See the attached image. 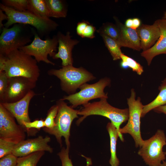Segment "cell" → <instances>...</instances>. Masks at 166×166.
Returning <instances> with one entry per match:
<instances>
[{"label": "cell", "instance_id": "1", "mask_svg": "<svg viewBox=\"0 0 166 166\" xmlns=\"http://www.w3.org/2000/svg\"><path fill=\"white\" fill-rule=\"evenodd\" d=\"M37 63L33 57L17 49L6 56L0 54V72H4L9 78L22 77L36 83L40 72Z\"/></svg>", "mask_w": 166, "mask_h": 166}, {"label": "cell", "instance_id": "2", "mask_svg": "<svg viewBox=\"0 0 166 166\" xmlns=\"http://www.w3.org/2000/svg\"><path fill=\"white\" fill-rule=\"evenodd\" d=\"M107 98L100 99V101L88 103L83 105V108L79 110L78 115L82 116L77 121L79 125L87 117L92 115H98L105 117L111 121L116 127L119 135V137L122 142L124 141L123 134L120 132L121 125L128 120L129 117L128 108L120 109L110 105Z\"/></svg>", "mask_w": 166, "mask_h": 166}, {"label": "cell", "instance_id": "3", "mask_svg": "<svg viewBox=\"0 0 166 166\" xmlns=\"http://www.w3.org/2000/svg\"><path fill=\"white\" fill-rule=\"evenodd\" d=\"M0 8L8 17L7 22L4 24V27L6 28L17 23L30 25L37 30L40 37L48 36L58 26L57 23L50 18L40 17L27 10L22 12L17 11L2 3L0 4Z\"/></svg>", "mask_w": 166, "mask_h": 166}, {"label": "cell", "instance_id": "4", "mask_svg": "<svg viewBox=\"0 0 166 166\" xmlns=\"http://www.w3.org/2000/svg\"><path fill=\"white\" fill-rule=\"evenodd\" d=\"M64 101L61 99L57 102L58 112L54 127L51 129L44 127L43 129L45 132L54 136L61 147L62 146L61 138L63 137L66 148L69 149L71 126L74 119L78 117L79 110H75L71 106H68Z\"/></svg>", "mask_w": 166, "mask_h": 166}, {"label": "cell", "instance_id": "5", "mask_svg": "<svg viewBox=\"0 0 166 166\" xmlns=\"http://www.w3.org/2000/svg\"><path fill=\"white\" fill-rule=\"evenodd\" d=\"M48 73L59 78L62 90L70 94L75 93L83 84L95 78L91 73L84 68H77L73 65L62 66L59 69H50Z\"/></svg>", "mask_w": 166, "mask_h": 166}, {"label": "cell", "instance_id": "6", "mask_svg": "<svg viewBox=\"0 0 166 166\" xmlns=\"http://www.w3.org/2000/svg\"><path fill=\"white\" fill-rule=\"evenodd\" d=\"M26 26L17 23L10 28H3L0 36V54L6 56L31 42V33Z\"/></svg>", "mask_w": 166, "mask_h": 166}, {"label": "cell", "instance_id": "7", "mask_svg": "<svg viewBox=\"0 0 166 166\" xmlns=\"http://www.w3.org/2000/svg\"><path fill=\"white\" fill-rule=\"evenodd\" d=\"M129 110V117L127 124L120 128V133L129 134L133 138L136 148L141 146L144 140L141 137L140 132V118L144 107L140 98L136 99V93L132 89L130 97L127 99Z\"/></svg>", "mask_w": 166, "mask_h": 166}, {"label": "cell", "instance_id": "8", "mask_svg": "<svg viewBox=\"0 0 166 166\" xmlns=\"http://www.w3.org/2000/svg\"><path fill=\"white\" fill-rule=\"evenodd\" d=\"M166 145V136L164 131L158 129L152 137L144 140L137 153L149 166H160L166 159L163 151V148Z\"/></svg>", "mask_w": 166, "mask_h": 166}, {"label": "cell", "instance_id": "9", "mask_svg": "<svg viewBox=\"0 0 166 166\" xmlns=\"http://www.w3.org/2000/svg\"><path fill=\"white\" fill-rule=\"evenodd\" d=\"M34 39L30 44L19 49L34 57L38 62L42 61L54 65V63L48 59V56L49 55L53 58L56 53L58 44L57 36L54 35L52 38L47 37L43 40L35 31L34 32Z\"/></svg>", "mask_w": 166, "mask_h": 166}, {"label": "cell", "instance_id": "10", "mask_svg": "<svg viewBox=\"0 0 166 166\" xmlns=\"http://www.w3.org/2000/svg\"><path fill=\"white\" fill-rule=\"evenodd\" d=\"M111 80L108 78L101 79L92 84L85 83L79 88L80 91L65 96L61 99L68 101L73 108L81 105H85L92 99L99 98L107 99V93L104 92L105 87L110 85Z\"/></svg>", "mask_w": 166, "mask_h": 166}, {"label": "cell", "instance_id": "11", "mask_svg": "<svg viewBox=\"0 0 166 166\" xmlns=\"http://www.w3.org/2000/svg\"><path fill=\"white\" fill-rule=\"evenodd\" d=\"M0 103V138L16 144L25 140V132Z\"/></svg>", "mask_w": 166, "mask_h": 166}, {"label": "cell", "instance_id": "12", "mask_svg": "<svg viewBox=\"0 0 166 166\" xmlns=\"http://www.w3.org/2000/svg\"><path fill=\"white\" fill-rule=\"evenodd\" d=\"M36 83L22 77L9 78L7 88L0 103H13L20 100L35 87Z\"/></svg>", "mask_w": 166, "mask_h": 166}, {"label": "cell", "instance_id": "13", "mask_svg": "<svg viewBox=\"0 0 166 166\" xmlns=\"http://www.w3.org/2000/svg\"><path fill=\"white\" fill-rule=\"evenodd\" d=\"M51 140L48 136H39L36 138L23 140L15 145L12 153L17 157L27 156L38 151L53 152V148L48 143Z\"/></svg>", "mask_w": 166, "mask_h": 166}, {"label": "cell", "instance_id": "14", "mask_svg": "<svg viewBox=\"0 0 166 166\" xmlns=\"http://www.w3.org/2000/svg\"><path fill=\"white\" fill-rule=\"evenodd\" d=\"M35 95L30 90L23 98L13 103H0L16 119L18 124L22 128L24 122L31 121L29 114V107L30 101Z\"/></svg>", "mask_w": 166, "mask_h": 166}, {"label": "cell", "instance_id": "15", "mask_svg": "<svg viewBox=\"0 0 166 166\" xmlns=\"http://www.w3.org/2000/svg\"><path fill=\"white\" fill-rule=\"evenodd\" d=\"M56 36L58 41V52L53 58L61 59L62 66L73 65L72 50L79 41L76 39H72L69 32H67L65 35L59 32Z\"/></svg>", "mask_w": 166, "mask_h": 166}, {"label": "cell", "instance_id": "16", "mask_svg": "<svg viewBox=\"0 0 166 166\" xmlns=\"http://www.w3.org/2000/svg\"><path fill=\"white\" fill-rule=\"evenodd\" d=\"M114 19L119 30V37L117 42L119 46L140 51L141 49L140 41L136 30L126 27L116 17Z\"/></svg>", "mask_w": 166, "mask_h": 166}, {"label": "cell", "instance_id": "17", "mask_svg": "<svg viewBox=\"0 0 166 166\" xmlns=\"http://www.w3.org/2000/svg\"><path fill=\"white\" fill-rule=\"evenodd\" d=\"M136 30L143 51H146L153 46L160 35L157 20L152 25L142 24Z\"/></svg>", "mask_w": 166, "mask_h": 166}, {"label": "cell", "instance_id": "18", "mask_svg": "<svg viewBox=\"0 0 166 166\" xmlns=\"http://www.w3.org/2000/svg\"><path fill=\"white\" fill-rule=\"evenodd\" d=\"M157 21L160 31V37L153 46L143 51L140 54L146 59L148 66L154 57L159 54H166V19H159Z\"/></svg>", "mask_w": 166, "mask_h": 166}, {"label": "cell", "instance_id": "19", "mask_svg": "<svg viewBox=\"0 0 166 166\" xmlns=\"http://www.w3.org/2000/svg\"><path fill=\"white\" fill-rule=\"evenodd\" d=\"M106 128L109 133L110 140V158L109 162L111 166H119L120 161L116 154V145L119 133L116 127L111 122L108 123Z\"/></svg>", "mask_w": 166, "mask_h": 166}, {"label": "cell", "instance_id": "20", "mask_svg": "<svg viewBox=\"0 0 166 166\" xmlns=\"http://www.w3.org/2000/svg\"><path fill=\"white\" fill-rule=\"evenodd\" d=\"M158 89L160 92L156 98L152 102L144 105L141 117H144L155 108L166 104V77L162 81Z\"/></svg>", "mask_w": 166, "mask_h": 166}, {"label": "cell", "instance_id": "21", "mask_svg": "<svg viewBox=\"0 0 166 166\" xmlns=\"http://www.w3.org/2000/svg\"><path fill=\"white\" fill-rule=\"evenodd\" d=\"M50 18H65L67 9L65 2L61 0H45Z\"/></svg>", "mask_w": 166, "mask_h": 166}, {"label": "cell", "instance_id": "22", "mask_svg": "<svg viewBox=\"0 0 166 166\" xmlns=\"http://www.w3.org/2000/svg\"><path fill=\"white\" fill-rule=\"evenodd\" d=\"M27 10L41 18H50L45 0H28Z\"/></svg>", "mask_w": 166, "mask_h": 166}, {"label": "cell", "instance_id": "23", "mask_svg": "<svg viewBox=\"0 0 166 166\" xmlns=\"http://www.w3.org/2000/svg\"><path fill=\"white\" fill-rule=\"evenodd\" d=\"M45 152L38 151L27 156L18 157L16 166H37L38 163Z\"/></svg>", "mask_w": 166, "mask_h": 166}, {"label": "cell", "instance_id": "24", "mask_svg": "<svg viewBox=\"0 0 166 166\" xmlns=\"http://www.w3.org/2000/svg\"><path fill=\"white\" fill-rule=\"evenodd\" d=\"M102 37L106 46L111 54L113 60L116 61L121 59V56L123 53L117 42L113 39L104 35H101Z\"/></svg>", "mask_w": 166, "mask_h": 166}, {"label": "cell", "instance_id": "25", "mask_svg": "<svg viewBox=\"0 0 166 166\" xmlns=\"http://www.w3.org/2000/svg\"><path fill=\"white\" fill-rule=\"evenodd\" d=\"M76 30L77 34L82 38L92 39L95 37L96 28L87 21H83L78 22Z\"/></svg>", "mask_w": 166, "mask_h": 166}, {"label": "cell", "instance_id": "26", "mask_svg": "<svg viewBox=\"0 0 166 166\" xmlns=\"http://www.w3.org/2000/svg\"><path fill=\"white\" fill-rule=\"evenodd\" d=\"M97 31L100 35L107 36L117 42L118 40L120 35L119 30L116 24L109 22L104 23Z\"/></svg>", "mask_w": 166, "mask_h": 166}, {"label": "cell", "instance_id": "27", "mask_svg": "<svg viewBox=\"0 0 166 166\" xmlns=\"http://www.w3.org/2000/svg\"><path fill=\"white\" fill-rule=\"evenodd\" d=\"M121 58L122 61L120 65L122 68L126 69L130 68L139 75H141L143 72V67L133 59L123 53L121 55Z\"/></svg>", "mask_w": 166, "mask_h": 166}, {"label": "cell", "instance_id": "28", "mask_svg": "<svg viewBox=\"0 0 166 166\" xmlns=\"http://www.w3.org/2000/svg\"><path fill=\"white\" fill-rule=\"evenodd\" d=\"M69 149L63 147L57 154L61 160L62 166H73L71 160L69 157ZM82 156L86 159V166H89L92 164V161L90 158L85 157L83 155Z\"/></svg>", "mask_w": 166, "mask_h": 166}, {"label": "cell", "instance_id": "29", "mask_svg": "<svg viewBox=\"0 0 166 166\" xmlns=\"http://www.w3.org/2000/svg\"><path fill=\"white\" fill-rule=\"evenodd\" d=\"M28 0H2L4 5L19 12L27 10Z\"/></svg>", "mask_w": 166, "mask_h": 166}, {"label": "cell", "instance_id": "30", "mask_svg": "<svg viewBox=\"0 0 166 166\" xmlns=\"http://www.w3.org/2000/svg\"><path fill=\"white\" fill-rule=\"evenodd\" d=\"M58 109L57 105L52 106L50 108L44 121L45 128L51 129L54 127L55 126V120L57 113Z\"/></svg>", "mask_w": 166, "mask_h": 166}, {"label": "cell", "instance_id": "31", "mask_svg": "<svg viewBox=\"0 0 166 166\" xmlns=\"http://www.w3.org/2000/svg\"><path fill=\"white\" fill-rule=\"evenodd\" d=\"M16 144L0 138V158L12 153Z\"/></svg>", "mask_w": 166, "mask_h": 166}, {"label": "cell", "instance_id": "32", "mask_svg": "<svg viewBox=\"0 0 166 166\" xmlns=\"http://www.w3.org/2000/svg\"><path fill=\"white\" fill-rule=\"evenodd\" d=\"M18 157L12 153L5 156L0 159V166H16Z\"/></svg>", "mask_w": 166, "mask_h": 166}, {"label": "cell", "instance_id": "33", "mask_svg": "<svg viewBox=\"0 0 166 166\" xmlns=\"http://www.w3.org/2000/svg\"><path fill=\"white\" fill-rule=\"evenodd\" d=\"M9 77L4 71L0 72V101L2 100L7 88Z\"/></svg>", "mask_w": 166, "mask_h": 166}, {"label": "cell", "instance_id": "34", "mask_svg": "<svg viewBox=\"0 0 166 166\" xmlns=\"http://www.w3.org/2000/svg\"><path fill=\"white\" fill-rule=\"evenodd\" d=\"M8 19V17L6 14L0 9V30L2 31L3 28L4 27V25L2 24V22L5 20Z\"/></svg>", "mask_w": 166, "mask_h": 166}, {"label": "cell", "instance_id": "35", "mask_svg": "<svg viewBox=\"0 0 166 166\" xmlns=\"http://www.w3.org/2000/svg\"><path fill=\"white\" fill-rule=\"evenodd\" d=\"M153 110L156 113H162L166 115V104L157 107Z\"/></svg>", "mask_w": 166, "mask_h": 166}, {"label": "cell", "instance_id": "36", "mask_svg": "<svg viewBox=\"0 0 166 166\" xmlns=\"http://www.w3.org/2000/svg\"><path fill=\"white\" fill-rule=\"evenodd\" d=\"M133 25L132 28L136 30L140 26V21L137 18H132Z\"/></svg>", "mask_w": 166, "mask_h": 166}, {"label": "cell", "instance_id": "37", "mask_svg": "<svg viewBox=\"0 0 166 166\" xmlns=\"http://www.w3.org/2000/svg\"><path fill=\"white\" fill-rule=\"evenodd\" d=\"M132 25V19L129 18L126 20L124 25L127 27L131 28Z\"/></svg>", "mask_w": 166, "mask_h": 166}, {"label": "cell", "instance_id": "38", "mask_svg": "<svg viewBox=\"0 0 166 166\" xmlns=\"http://www.w3.org/2000/svg\"><path fill=\"white\" fill-rule=\"evenodd\" d=\"M160 166H166V161H163Z\"/></svg>", "mask_w": 166, "mask_h": 166}, {"label": "cell", "instance_id": "39", "mask_svg": "<svg viewBox=\"0 0 166 166\" xmlns=\"http://www.w3.org/2000/svg\"><path fill=\"white\" fill-rule=\"evenodd\" d=\"M164 19H166V11L164 13Z\"/></svg>", "mask_w": 166, "mask_h": 166}, {"label": "cell", "instance_id": "40", "mask_svg": "<svg viewBox=\"0 0 166 166\" xmlns=\"http://www.w3.org/2000/svg\"><path fill=\"white\" fill-rule=\"evenodd\" d=\"M165 154L166 155V151L164 152Z\"/></svg>", "mask_w": 166, "mask_h": 166}]
</instances>
